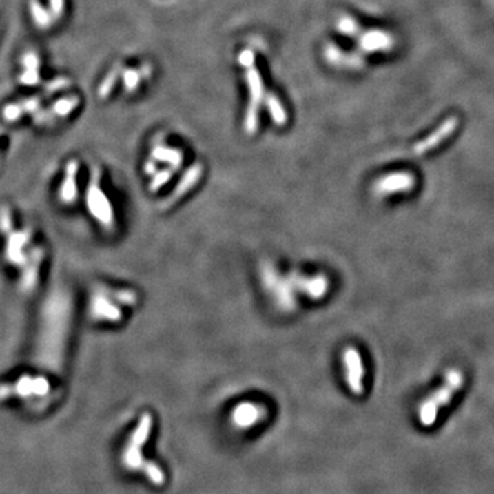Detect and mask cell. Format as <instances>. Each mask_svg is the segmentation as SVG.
<instances>
[{
	"label": "cell",
	"instance_id": "cell-1",
	"mask_svg": "<svg viewBox=\"0 0 494 494\" xmlns=\"http://www.w3.org/2000/svg\"><path fill=\"white\" fill-rule=\"evenodd\" d=\"M336 29L346 36L353 37L365 52L390 51L394 47V39L387 32L379 29H364L357 21L349 15L338 19Z\"/></svg>",
	"mask_w": 494,
	"mask_h": 494
},
{
	"label": "cell",
	"instance_id": "cell-2",
	"mask_svg": "<svg viewBox=\"0 0 494 494\" xmlns=\"http://www.w3.org/2000/svg\"><path fill=\"white\" fill-rule=\"evenodd\" d=\"M463 383L464 376L459 369L448 371L445 383L435 393H433L430 398L424 400L420 406L419 420L424 427H431L437 422L438 411L452 401L455 393L463 387Z\"/></svg>",
	"mask_w": 494,
	"mask_h": 494
},
{
	"label": "cell",
	"instance_id": "cell-3",
	"mask_svg": "<svg viewBox=\"0 0 494 494\" xmlns=\"http://www.w3.org/2000/svg\"><path fill=\"white\" fill-rule=\"evenodd\" d=\"M247 90H249V105L245 116V131L249 135H254L258 130L260 120V107L265 102V87L263 83V77L257 66L246 69L245 73Z\"/></svg>",
	"mask_w": 494,
	"mask_h": 494
},
{
	"label": "cell",
	"instance_id": "cell-4",
	"mask_svg": "<svg viewBox=\"0 0 494 494\" xmlns=\"http://www.w3.org/2000/svg\"><path fill=\"white\" fill-rule=\"evenodd\" d=\"M98 170L95 169L92 173V180L90 183V189L87 195V205L90 206L91 214L101 223L102 227H112L114 223L112 205L107 200L106 194L102 191L101 184L98 183Z\"/></svg>",
	"mask_w": 494,
	"mask_h": 494
},
{
	"label": "cell",
	"instance_id": "cell-5",
	"mask_svg": "<svg viewBox=\"0 0 494 494\" xmlns=\"http://www.w3.org/2000/svg\"><path fill=\"white\" fill-rule=\"evenodd\" d=\"M347 386L356 395L364 393V365L360 353L354 347H347L343 353Z\"/></svg>",
	"mask_w": 494,
	"mask_h": 494
},
{
	"label": "cell",
	"instance_id": "cell-6",
	"mask_svg": "<svg viewBox=\"0 0 494 494\" xmlns=\"http://www.w3.org/2000/svg\"><path fill=\"white\" fill-rule=\"evenodd\" d=\"M457 125H459L457 117L446 119L433 134H430L427 138H424L423 141H420L419 143L415 145L413 153L416 156H423V154L437 149L442 142H445L448 138H451L453 135Z\"/></svg>",
	"mask_w": 494,
	"mask_h": 494
},
{
	"label": "cell",
	"instance_id": "cell-7",
	"mask_svg": "<svg viewBox=\"0 0 494 494\" xmlns=\"http://www.w3.org/2000/svg\"><path fill=\"white\" fill-rule=\"evenodd\" d=\"M416 184V178L406 172H397L387 174L379 178L375 183V191L380 195L394 194V192H406L413 189Z\"/></svg>",
	"mask_w": 494,
	"mask_h": 494
},
{
	"label": "cell",
	"instance_id": "cell-8",
	"mask_svg": "<svg viewBox=\"0 0 494 494\" xmlns=\"http://www.w3.org/2000/svg\"><path fill=\"white\" fill-rule=\"evenodd\" d=\"M113 298L109 297L105 291H101L94 296L91 302L92 316L99 322L116 323L123 319V313L113 305Z\"/></svg>",
	"mask_w": 494,
	"mask_h": 494
},
{
	"label": "cell",
	"instance_id": "cell-9",
	"mask_svg": "<svg viewBox=\"0 0 494 494\" xmlns=\"http://www.w3.org/2000/svg\"><path fill=\"white\" fill-rule=\"evenodd\" d=\"M290 283L293 287H297L300 291L305 293L313 300L322 298L329 290V282L325 276H315V278H304L301 275L290 276Z\"/></svg>",
	"mask_w": 494,
	"mask_h": 494
},
{
	"label": "cell",
	"instance_id": "cell-10",
	"mask_svg": "<svg viewBox=\"0 0 494 494\" xmlns=\"http://www.w3.org/2000/svg\"><path fill=\"white\" fill-rule=\"evenodd\" d=\"M325 56L331 65H333L336 68H346V69L361 68L365 62V58L362 55L346 52L333 44H329L325 48Z\"/></svg>",
	"mask_w": 494,
	"mask_h": 494
},
{
	"label": "cell",
	"instance_id": "cell-11",
	"mask_svg": "<svg viewBox=\"0 0 494 494\" xmlns=\"http://www.w3.org/2000/svg\"><path fill=\"white\" fill-rule=\"evenodd\" d=\"M150 158L156 163H164L176 172L183 164L184 156L178 149H173L166 145H157L156 147H153Z\"/></svg>",
	"mask_w": 494,
	"mask_h": 494
},
{
	"label": "cell",
	"instance_id": "cell-12",
	"mask_svg": "<svg viewBox=\"0 0 494 494\" xmlns=\"http://www.w3.org/2000/svg\"><path fill=\"white\" fill-rule=\"evenodd\" d=\"M79 172V163L77 161H70L66 167V173H65V178L61 184V189H59V198L63 203H72L76 199V194H77V187H76V176Z\"/></svg>",
	"mask_w": 494,
	"mask_h": 494
},
{
	"label": "cell",
	"instance_id": "cell-13",
	"mask_svg": "<svg viewBox=\"0 0 494 494\" xmlns=\"http://www.w3.org/2000/svg\"><path fill=\"white\" fill-rule=\"evenodd\" d=\"M260 419H261V408L251 402L240 404L234 411V420L240 427L256 424Z\"/></svg>",
	"mask_w": 494,
	"mask_h": 494
},
{
	"label": "cell",
	"instance_id": "cell-14",
	"mask_svg": "<svg viewBox=\"0 0 494 494\" xmlns=\"http://www.w3.org/2000/svg\"><path fill=\"white\" fill-rule=\"evenodd\" d=\"M202 174V166L200 164H194L187 172V177H183L180 184L177 185V188L173 191V194L169 198V202L173 203L174 200H177L180 196H183L184 194H187L200 178Z\"/></svg>",
	"mask_w": 494,
	"mask_h": 494
},
{
	"label": "cell",
	"instance_id": "cell-15",
	"mask_svg": "<svg viewBox=\"0 0 494 494\" xmlns=\"http://www.w3.org/2000/svg\"><path fill=\"white\" fill-rule=\"evenodd\" d=\"M29 12H30L33 23L39 29H48L54 23L52 14L50 12V10L44 8V6L40 3V0L29 1Z\"/></svg>",
	"mask_w": 494,
	"mask_h": 494
},
{
	"label": "cell",
	"instance_id": "cell-16",
	"mask_svg": "<svg viewBox=\"0 0 494 494\" xmlns=\"http://www.w3.org/2000/svg\"><path fill=\"white\" fill-rule=\"evenodd\" d=\"M265 106L268 109V113L272 119V121L278 125V127H283L287 124V112L285 110L282 102L279 101V98L272 94V92H268L267 96H265Z\"/></svg>",
	"mask_w": 494,
	"mask_h": 494
},
{
	"label": "cell",
	"instance_id": "cell-17",
	"mask_svg": "<svg viewBox=\"0 0 494 494\" xmlns=\"http://www.w3.org/2000/svg\"><path fill=\"white\" fill-rule=\"evenodd\" d=\"M17 387L21 394H29V393L44 394L48 390V382L43 378L32 379L29 376H25V378L19 379Z\"/></svg>",
	"mask_w": 494,
	"mask_h": 494
},
{
	"label": "cell",
	"instance_id": "cell-18",
	"mask_svg": "<svg viewBox=\"0 0 494 494\" xmlns=\"http://www.w3.org/2000/svg\"><path fill=\"white\" fill-rule=\"evenodd\" d=\"M79 102L80 101H79L77 96L61 98L55 103H52V106L50 107V112L55 117V120L56 119H65L79 106Z\"/></svg>",
	"mask_w": 494,
	"mask_h": 494
},
{
	"label": "cell",
	"instance_id": "cell-19",
	"mask_svg": "<svg viewBox=\"0 0 494 494\" xmlns=\"http://www.w3.org/2000/svg\"><path fill=\"white\" fill-rule=\"evenodd\" d=\"M143 77H145L143 69L142 70H136V69H124L123 70V83L128 92H135L139 88Z\"/></svg>",
	"mask_w": 494,
	"mask_h": 494
},
{
	"label": "cell",
	"instance_id": "cell-20",
	"mask_svg": "<svg viewBox=\"0 0 494 494\" xmlns=\"http://www.w3.org/2000/svg\"><path fill=\"white\" fill-rule=\"evenodd\" d=\"M119 77H120L119 68H116L114 70H112L110 73L106 74V77L102 80V83L98 87V96L101 99H106L112 94V91L114 90V87L117 84Z\"/></svg>",
	"mask_w": 494,
	"mask_h": 494
},
{
	"label": "cell",
	"instance_id": "cell-21",
	"mask_svg": "<svg viewBox=\"0 0 494 494\" xmlns=\"http://www.w3.org/2000/svg\"><path fill=\"white\" fill-rule=\"evenodd\" d=\"M3 114L8 123H14L18 119H21L25 114V112H23L22 103H10V105L4 106Z\"/></svg>",
	"mask_w": 494,
	"mask_h": 494
},
{
	"label": "cell",
	"instance_id": "cell-22",
	"mask_svg": "<svg viewBox=\"0 0 494 494\" xmlns=\"http://www.w3.org/2000/svg\"><path fill=\"white\" fill-rule=\"evenodd\" d=\"M238 62L245 70L256 66V54H254V51L250 50V48H246V50L240 51L239 55H238Z\"/></svg>",
	"mask_w": 494,
	"mask_h": 494
},
{
	"label": "cell",
	"instance_id": "cell-23",
	"mask_svg": "<svg viewBox=\"0 0 494 494\" xmlns=\"http://www.w3.org/2000/svg\"><path fill=\"white\" fill-rule=\"evenodd\" d=\"M21 65L23 69H29V70H39L40 69V59L37 56V54L29 51L25 52L21 58Z\"/></svg>",
	"mask_w": 494,
	"mask_h": 494
},
{
	"label": "cell",
	"instance_id": "cell-24",
	"mask_svg": "<svg viewBox=\"0 0 494 494\" xmlns=\"http://www.w3.org/2000/svg\"><path fill=\"white\" fill-rule=\"evenodd\" d=\"M19 83L23 85H36L40 83V73L39 70H29L23 69V72L19 74Z\"/></svg>",
	"mask_w": 494,
	"mask_h": 494
},
{
	"label": "cell",
	"instance_id": "cell-25",
	"mask_svg": "<svg viewBox=\"0 0 494 494\" xmlns=\"http://www.w3.org/2000/svg\"><path fill=\"white\" fill-rule=\"evenodd\" d=\"M48 10L52 14L54 21L59 19L65 10V0H48Z\"/></svg>",
	"mask_w": 494,
	"mask_h": 494
},
{
	"label": "cell",
	"instance_id": "cell-26",
	"mask_svg": "<svg viewBox=\"0 0 494 494\" xmlns=\"http://www.w3.org/2000/svg\"><path fill=\"white\" fill-rule=\"evenodd\" d=\"M22 107L25 113H30V114H36L40 109V99L39 98H29L26 101L22 102Z\"/></svg>",
	"mask_w": 494,
	"mask_h": 494
},
{
	"label": "cell",
	"instance_id": "cell-27",
	"mask_svg": "<svg viewBox=\"0 0 494 494\" xmlns=\"http://www.w3.org/2000/svg\"><path fill=\"white\" fill-rule=\"evenodd\" d=\"M68 84H69L68 79H65V77H58V79L52 80V81L47 85V90H48V91H58V90L65 88Z\"/></svg>",
	"mask_w": 494,
	"mask_h": 494
}]
</instances>
